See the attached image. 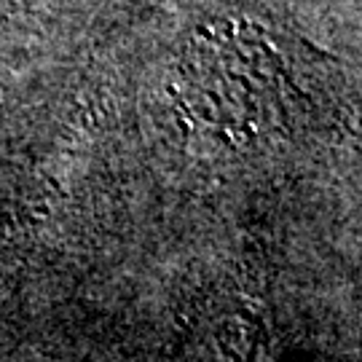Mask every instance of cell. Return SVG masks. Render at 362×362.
<instances>
[]
</instances>
